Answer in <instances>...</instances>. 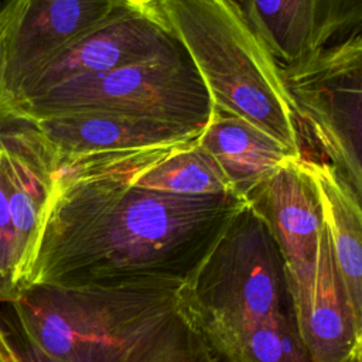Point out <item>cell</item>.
Returning a JSON list of instances; mask_svg holds the SVG:
<instances>
[{"label": "cell", "mask_w": 362, "mask_h": 362, "mask_svg": "<svg viewBox=\"0 0 362 362\" xmlns=\"http://www.w3.org/2000/svg\"><path fill=\"white\" fill-rule=\"evenodd\" d=\"M182 277L28 287L10 308L24 332L62 362H140L177 317Z\"/></svg>", "instance_id": "obj_1"}, {"label": "cell", "mask_w": 362, "mask_h": 362, "mask_svg": "<svg viewBox=\"0 0 362 362\" xmlns=\"http://www.w3.org/2000/svg\"><path fill=\"white\" fill-rule=\"evenodd\" d=\"M202 76L214 106L257 126L304 156L281 66L238 0H157Z\"/></svg>", "instance_id": "obj_2"}, {"label": "cell", "mask_w": 362, "mask_h": 362, "mask_svg": "<svg viewBox=\"0 0 362 362\" xmlns=\"http://www.w3.org/2000/svg\"><path fill=\"white\" fill-rule=\"evenodd\" d=\"M177 314L236 331L296 327L283 256L246 202L182 279Z\"/></svg>", "instance_id": "obj_3"}, {"label": "cell", "mask_w": 362, "mask_h": 362, "mask_svg": "<svg viewBox=\"0 0 362 362\" xmlns=\"http://www.w3.org/2000/svg\"><path fill=\"white\" fill-rule=\"evenodd\" d=\"M212 96L187 49L61 83L13 106L20 122L82 110H105L202 130Z\"/></svg>", "instance_id": "obj_4"}, {"label": "cell", "mask_w": 362, "mask_h": 362, "mask_svg": "<svg viewBox=\"0 0 362 362\" xmlns=\"http://www.w3.org/2000/svg\"><path fill=\"white\" fill-rule=\"evenodd\" d=\"M301 139L362 202V37L281 66Z\"/></svg>", "instance_id": "obj_5"}, {"label": "cell", "mask_w": 362, "mask_h": 362, "mask_svg": "<svg viewBox=\"0 0 362 362\" xmlns=\"http://www.w3.org/2000/svg\"><path fill=\"white\" fill-rule=\"evenodd\" d=\"M182 48L157 0H126L23 81L13 99L40 96L72 79L171 54Z\"/></svg>", "instance_id": "obj_6"}, {"label": "cell", "mask_w": 362, "mask_h": 362, "mask_svg": "<svg viewBox=\"0 0 362 362\" xmlns=\"http://www.w3.org/2000/svg\"><path fill=\"white\" fill-rule=\"evenodd\" d=\"M300 339L313 362H359L358 337L322 219L315 257L286 267Z\"/></svg>", "instance_id": "obj_7"}, {"label": "cell", "mask_w": 362, "mask_h": 362, "mask_svg": "<svg viewBox=\"0 0 362 362\" xmlns=\"http://www.w3.org/2000/svg\"><path fill=\"white\" fill-rule=\"evenodd\" d=\"M0 157L14 233L20 297L30 286L54 189L55 168L48 146L27 122L0 133Z\"/></svg>", "instance_id": "obj_8"}, {"label": "cell", "mask_w": 362, "mask_h": 362, "mask_svg": "<svg viewBox=\"0 0 362 362\" xmlns=\"http://www.w3.org/2000/svg\"><path fill=\"white\" fill-rule=\"evenodd\" d=\"M124 1L7 0L10 11L4 34V78L11 106L25 78Z\"/></svg>", "instance_id": "obj_9"}, {"label": "cell", "mask_w": 362, "mask_h": 362, "mask_svg": "<svg viewBox=\"0 0 362 362\" xmlns=\"http://www.w3.org/2000/svg\"><path fill=\"white\" fill-rule=\"evenodd\" d=\"M31 124L57 157L188 144L201 133L195 129L105 110L54 115Z\"/></svg>", "instance_id": "obj_10"}, {"label": "cell", "mask_w": 362, "mask_h": 362, "mask_svg": "<svg viewBox=\"0 0 362 362\" xmlns=\"http://www.w3.org/2000/svg\"><path fill=\"white\" fill-rule=\"evenodd\" d=\"M245 201L267 226L286 267H296L315 257L322 212L303 156L290 157L273 170Z\"/></svg>", "instance_id": "obj_11"}, {"label": "cell", "mask_w": 362, "mask_h": 362, "mask_svg": "<svg viewBox=\"0 0 362 362\" xmlns=\"http://www.w3.org/2000/svg\"><path fill=\"white\" fill-rule=\"evenodd\" d=\"M303 164L317 191L339 279L351 308L362 361V202L342 174L321 157Z\"/></svg>", "instance_id": "obj_12"}, {"label": "cell", "mask_w": 362, "mask_h": 362, "mask_svg": "<svg viewBox=\"0 0 362 362\" xmlns=\"http://www.w3.org/2000/svg\"><path fill=\"white\" fill-rule=\"evenodd\" d=\"M197 143L215 160L233 194L243 199L273 170L296 157L257 126L218 106Z\"/></svg>", "instance_id": "obj_13"}, {"label": "cell", "mask_w": 362, "mask_h": 362, "mask_svg": "<svg viewBox=\"0 0 362 362\" xmlns=\"http://www.w3.org/2000/svg\"><path fill=\"white\" fill-rule=\"evenodd\" d=\"M240 4L280 66L297 64L311 55V0H242Z\"/></svg>", "instance_id": "obj_14"}, {"label": "cell", "mask_w": 362, "mask_h": 362, "mask_svg": "<svg viewBox=\"0 0 362 362\" xmlns=\"http://www.w3.org/2000/svg\"><path fill=\"white\" fill-rule=\"evenodd\" d=\"M133 184L182 195L233 194L215 160L198 146L197 140L175 148L144 170Z\"/></svg>", "instance_id": "obj_15"}, {"label": "cell", "mask_w": 362, "mask_h": 362, "mask_svg": "<svg viewBox=\"0 0 362 362\" xmlns=\"http://www.w3.org/2000/svg\"><path fill=\"white\" fill-rule=\"evenodd\" d=\"M362 37V0H314L313 52Z\"/></svg>", "instance_id": "obj_16"}, {"label": "cell", "mask_w": 362, "mask_h": 362, "mask_svg": "<svg viewBox=\"0 0 362 362\" xmlns=\"http://www.w3.org/2000/svg\"><path fill=\"white\" fill-rule=\"evenodd\" d=\"M140 362H214L178 315Z\"/></svg>", "instance_id": "obj_17"}, {"label": "cell", "mask_w": 362, "mask_h": 362, "mask_svg": "<svg viewBox=\"0 0 362 362\" xmlns=\"http://www.w3.org/2000/svg\"><path fill=\"white\" fill-rule=\"evenodd\" d=\"M17 297L14 233L4 191V173L0 157V303L8 304L17 300Z\"/></svg>", "instance_id": "obj_18"}, {"label": "cell", "mask_w": 362, "mask_h": 362, "mask_svg": "<svg viewBox=\"0 0 362 362\" xmlns=\"http://www.w3.org/2000/svg\"><path fill=\"white\" fill-rule=\"evenodd\" d=\"M3 321L14 352V362H62L38 346L20 327L14 314L6 317Z\"/></svg>", "instance_id": "obj_19"}, {"label": "cell", "mask_w": 362, "mask_h": 362, "mask_svg": "<svg viewBox=\"0 0 362 362\" xmlns=\"http://www.w3.org/2000/svg\"><path fill=\"white\" fill-rule=\"evenodd\" d=\"M8 3L6 1L4 6L0 8V133L23 123L20 122L13 110V106L6 93V47H4V34H6V24L8 18Z\"/></svg>", "instance_id": "obj_20"}, {"label": "cell", "mask_w": 362, "mask_h": 362, "mask_svg": "<svg viewBox=\"0 0 362 362\" xmlns=\"http://www.w3.org/2000/svg\"><path fill=\"white\" fill-rule=\"evenodd\" d=\"M0 362H14V352L3 322L0 324Z\"/></svg>", "instance_id": "obj_21"}, {"label": "cell", "mask_w": 362, "mask_h": 362, "mask_svg": "<svg viewBox=\"0 0 362 362\" xmlns=\"http://www.w3.org/2000/svg\"><path fill=\"white\" fill-rule=\"evenodd\" d=\"M311 1H313V6H314V0H311ZM313 11H314V10H313Z\"/></svg>", "instance_id": "obj_22"}, {"label": "cell", "mask_w": 362, "mask_h": 362, "mask_svg": "<svg viewBox=\"0 0 362 362\" xmlns=\"http://www.w3.org/2000/svg\"><path fill=\"white\" fill-rule=\"evenodd\" d=\"M238 1H239V3H240V1H242V0H238Z\"/></svg>", "instance_id": "obj_23"}, {"label": "cell", "mask_w": 362, "mask_h": 362, "mask_svg": "<svg viewBox=\"0 0 362 362\" xmlns=\"http://www.w3.org/2000/svg\"><path fill=\"white\" fill-rule=\"evenodd\" d=\"M0 324H1V320H0Z\"/></svg>", "instance_id": "obj_24"}, {"label": "cell", "mask_w": 362, "mask_h": 362, "mask_svg": "<svg viewBox=\"0 0 362 362\" xmlns=\"http://www.w3.org/2000/svg\"><path fill=\"white\" fill-rule=\"evenodd\" d=\"M361 362H362V361H361Z\"/></svg>", "instance_id": "obj_25"}]
</instances>
